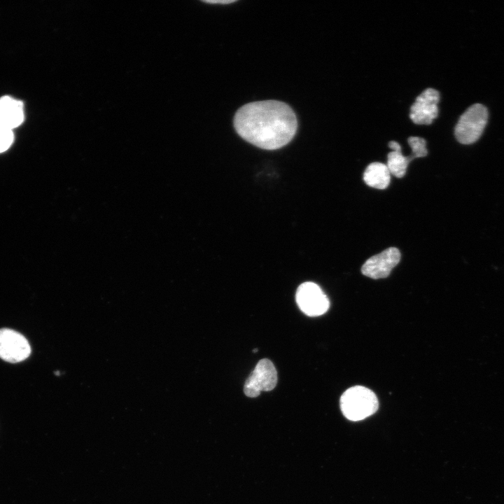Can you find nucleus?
I'll list each match as a JSON object with an SVG mask.
<instances>
[{
	"mask_svg": "<svg viewBox=\"0 0 504 504\" xmlns=\"http://www.w3.org/2000/svg\"><path fill=\"white\" fill-rule=\"evenodd\" d=\"M237 133L262 149L276 150L288 144L297 132L298 120L287 104L277 100L248 103L234 118Z\"/></svg>",
	"mask_w": 504,
	"mask_h": 504,
	"instance_id": "nucleus-1",
	"label": "nucleus"
},
{
	"mask_svg": "<svg viewBox=\"0 0 504 504\" xmlns=\"http://www.w3.org/2000/svg\"><path fill=\"white\" fill-rule=\"evenodd\" d=\"M341 411L349 420H363L377 412L379 402L376 395L369 388L356 386L348 388L340 400Z\"/></svg>",
	"mask_w": 504,
	"mask_h": 504,
	"instance_id": "nucleus-2",
	"label": "nucleus"
},
{
	"mask_svg": "<svg viewBox=\"0 0 504 504\" xmlns=\"http://www.w3.org/2000/svg\"><path fill=\"white\" fill-rule=\"evenodd\" d=\"M488 112L480 104L470 106L460 117L455 127V136L463 144H470L480 137L486 125Z\"/></svg>",
	"mask_w": 504,
	"mask_h": 504,
	"instance_id": "nucleus-3",
	"label": "nucleus"
},
{
	"mask_svg": "<svg viewBox=\"0 0 504 504\" xmlns=\"http://www.w3.org/2000/svg\"><path fill=\"white\" fill-rule=\"evenodd\" d=\"M277 383V372L271 360L263 358L258 361L245 382L244 392L250 398L258 396L261 391L274 388Z\"/></svg>",
	"mask_w": 504,
	"mask_h": 504,
	"instance_id": "nucleus-4",
	"label": "nucleus"
},
{
	"mask_svg": "<svg viewBox=\"0 0 504 504\" xmlns=\"http://www.w3.org/2000/svg\"><path fill=\"white\" fill-rule=\"evenodd\" d=\"M296 302L302 312L309 316H318L327 312L330 302L321 288L313 282H304L296 291Z\"/></svg>",
	"mask_w": 504,
	"mask_h": 504,
	"instance_id": "nucleus-5",
	"label": "nucleus"
},
{
	"mask_svg": "<svg viewBox=\"0 0 504 504\" xmlns=\"http://www.w3.org/2000/svg\"><path fill=\"white\" fill-rule=\"evenodd\" d=\"M30 353L29 342L22 335L11 329H0V358L19 363L27 358Z\"/></svg>",
	"mask_w": 504,
	"mask_h": 504,
	"instance_id": "nucleus-6",
	"label": "nucleus"
},
{
	"mask_svg": "<svg viewBox=\"0 0 504 504\" xmlns=\"http://www.w3.org/2000/svg\"><path fill=\"white\" fill-rule=\"evenodd\" d=\"M400 251L389 247L380 253L368 258L361 267L363 275L374 279L387 277L400 260Z\"/></svg>",
	"mask_w": 504,
	"mask_h": 504,
	"instance_id": "nucleus-7",
	"label": "nucleus"
},
{
	"mask_svg": "<svg viewBox=\"0 0 504 504\" xmlns=\"http://www.w3.org/2000/svg\"><path fill=\"white\" fill-rule=\"evenodd\" d=\"M440 100L438 91L427 88L416 98L410 108V117L418 125H430L438 114V104Z\"/></svg>",
	"mask_w": 504,
	"mask_h": 504,
	"instance_id": "nucleus-8",
	"label": "nucleus"
},
{
	"mask_svg": "<svg viewBox=\"0 0 504 504\" xmlns=\"http://www.w3.org/2000/svg\"><path fill=\"white\" fill-rule=\"evenodd\" d=\"M23 120V104L20 101L9 96L0 98V125L13 130L21 125Z\"/></svg>",
	"mask_w": 504,
	"mask_h": 504,
	"instance_id": "nucleus-9",
	"label": "nucleus"
},
{
	"mask_svg": "<svg viewBox=\"0 0 504 504\" xmlns=\"http://www.w3.org/2000/svg\"><path fill=\"white\" fill-rule=\"evenodd\" d=\"M391 174L386 164L382 162H372L365 169L363 180L370 187L383 190L390 183Z\"/></svg>",
	"mask_w": 504,
	"mask_h": 504,
	"instance_id": "nucleus-10",
	"label": "nucleus"
},
{
	"mask_svg": "<svg viewBox=\"0 0 504 504\" xmlns=\"http://www.w3.org/2000/svg\"><path fill=\"white\" fill-rule=\"evenodd\" d=\"M388 146L392 151L388 153L386 166L390 174L397 178H402L405 176L407 166L413 158L411 156H404L401 153L400 144L395 141H391Z\"/></svg>",
	"mask_w": 504,
	"mask_h": 504,
	"instance_id": "nucleus-11",
	"label": "nucleus"
},
{
	"mask_svg": "<svg viewBox=\"0 0 504 504\" xmlns=\"http://www.w3.org/2000/svg\"><path fill=\"white\" fill-rule=\"evenodd\" d=\"M407 141L412 148V155L410 156L413 160L427 155L426 141L424 139L419 136H410L408 138Z\"/></svg>",
	"mask_w": 504,
	"mask_h": 504,
	"instance_id": "nucleus-12",
	"label": "nucleus"
},
{
	"mask_svg": "<svg viewBox=\"0 0 504 504\" xmlns=\"http://www.w3.org/2000/svg\"><path fill=\"white\" fill-rule=\"evenodd\" d=\"M13 141V130L0 125V153L6 150Z\"/></svg>",
	"mask_w": 504,
	"mask_h": 504,
	"instance_id": "nucleus-13",
	"label": "nucleus"
},
{
	"mask_svg": "<svg viewBox=\"0 0 504 504\" xmlns=\"http://www.w3.org/2000/svg\"><path fill=\"white\" fill-rule=\"evenodd\" d=\"M236 0H225V1H204V2L206 3H210V4H228L231 3L235 2Z\"/></svg>",
	"mask_w": 504,
	"mask_h": 504,
	"instance_id": "nucleus-14",
	"label": "nucleus"
}]
</instances>
